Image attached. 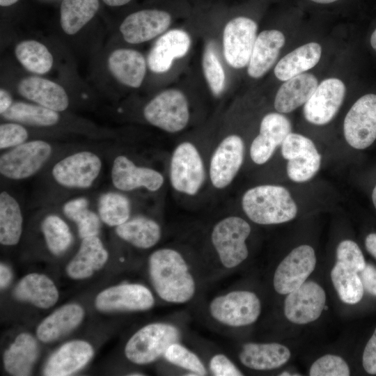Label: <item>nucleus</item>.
Returning a JSON list of instances; mask_svg holds the SVG:
<instances>
[{"label": "nucleus", "mask_w": 376, "mask_h": 376, "mask_svg": "<svg viewBox=\"0 0 376 376\" xmlns=\"http://www.w3.org/2000/svg\"><path fill=\"white\" fill-rule=\"evenodd\" d=\"M149 273L159 297L170 303L183 304L196 293V282L183 256L177 250L164 248L149 258Z\"/></svg>", "instance_id": "1"}, {"label": "nucleus", "mask_w": 376, "mask_h": 376, "mask_svg": "<svg viewBox=\"0 0 376 376\" xmlns=\"http://www.w3.org/2000/svg\"><path fill=\"white\" fill-rule=\"evenodd\" d=\"M242 207L253 222L262 225L285 223L297 213L290 192L279 185H263L248 189L242 196Z\"/></svg>", "instance_id": "2"}, {"label": "nucleus", "mask_w": 376, "mask_h": 376, "mask_svg": "<svg viewBox=\"0 0 376 376\" xmlns=\"http://www.w3.org/2000/svg\"><path fill=\"white\" fill-rule=\"evenodd\" d=\"M250 233L248 222L237 216L225 217L214 226L211 242L224 267H236L247 258L246 240Z\"/></svg>", "instance_id": "3"}, {"label": "nucleus", "mask_w": 376, "mask_h": 376, "mask_svg": "<svg viewBox=\"0 0 376 376\" xmlns=\"http://www.w3.org/2000/svg\"><path fill=\"white\" fill-rule=\"evenodd\" d=\"M180 338L179 329L173 324H149L130 338L125 347V354L134 363H149L164 356L166 349L178 342Z\"/></svg>", "instance_id": "4"}, {"label": "nucleus", "mask_w": 376, "mask_h": 376, "mask_svg": "<svg viewBox=\"0 0 376 376\" xmlns=\"http://www.w3.org/2000/svg\"><path fill=\"white\" fill-rule=\"evenodd\" d=\"M143 116L150 125L170 133L184 130L189 120L188 100L178 89L164 90L143 109Z\"/></svg>", "instance_id": "5"}, {"label": "nucleus", "mask_w": 376, "mask_h": 376, "mask_svg": "<svg viewBox=\"0 0 376 376\" xmlns=\"http://www.w3.org/2000/svg\"><path fill=\"white\" fill-rule=\"evenodd\" d=\"M210 315L218 322L232 327L255 322L261 312L258 296L248 290H233L214 297L209 305Z\"/></svg>", "instance_id": "6"}, {"label": "nucleus", "mask_w": 376, "mask_h": 376, "mask_svg": "<svg viewBox=\"0 0 376 376\" xmlns=\"http://www.w3.org/2000/svg\"><path fill=\"white\" fill-rule=\"evenodd\" d=\"M49 143L43 140L26 141L10 148L0 157V173L5 178L21 180L38 173L52 153Z\"/></svg>", "instance_id": "7"}, {"label": "nucleus", "mask_w": 376, "mask_h": 376, "mask_svg": "<svg viewBox=\"0 0 376 376\" xmlns=\"http://www.w3.org/2000/svg\"><path fill=\"white\" fill-rule=\"evenodd\" d=\"M169 178L173 188L180 193L194 196L202 187L205 171L196 147L189 141L178 145L170 162Z\"/></svg>", "instance_id": "8"}, {"label": "nucleus", "mask_w": 376, "mask_h": 376, "mask_svg": "<svg viewBox=\"0 0 376 376\" xmlns=\"http://www.w3.org/2000/svg\"><path fill=\"white\" fill-rule=\"evenodd\" d=\"M102 167L100 157L89 150L69 155L57 162L52 170V178L61 187L88 189L98 178Z\"/></svg>", "instance_id": "9"}, {"label": "nucleus", "mask_w": 376, "mask_h": 376, "mask_svg": "<svg viewBox=\"0 0 376 376\" xmlns=\"http://www.w3.org/2000/svg\"><path fill=\"white\" fill-rule=\"evenodd\" d=\"M343 134L347 143L355 149H365L376 139V94L359 97L345 116Z\"/></svg>", "instance_id": "10"}, {"label": "nucleus", "mask_w": 376, "mask_h": 376, "mask_svg": "<svg viewBox=\"0 0 376 376\" xmlns=\"http://www.w3.org/2000/svg\"><path fill=\"white\" fill-rule=\"evenodd\" d=\"M258 24L252 19L238 16L228 21L223 31V54L235 69L248 65L257 38Z\"/></svg>", "instance_id": "11"}, {"label": "nucleus", "mask_w": 376, "mask_h": 376, "mask_svg": "<svg viewBox=\"0 0 376 376\" xmlns=\"http://www.w3.org/2000/svg\"><path fill=\"white\" fill-rule=\"evenodd\" d=\"M316 265L314 249L303 244L294 249L278 265L273 285L278 293L288 295L302 285Z\"/></svg>", "instance_id": "12"}, {"label": "nucleus", "mask_w": 376, "mask_h": 376, "mask_svg": "<svg viewBox=\"0 0 376 376\" xmlns=\"http://www.w3.org/2000/svg\"><path fill=\"white\" fill-rule=\"evenodd\" d=\"M325 303L323 288L315 282L305 281L288 294L284 301V314L295 324H308L320 316Z\"/></svg>", "instance_id": "13"}, {"label": "nucleus", "mask_w": 376, "mask_h": 376, "mask_svg": "<svg viewBox=\"0 0 376 376\" xmlns=\"http://www.w3.org/2000/svg\"><path fill=\"white\" fill-rule=\"evenodd\" d=\"M344 83L338 78L323 80L304 104L306 120L314 125L329 123L338 111L345 95Z\"/></svg>", "instance_id": "14"}, {"label": "nucleus", "mask_w": 376, "mask_h": 376, "mask_svg": "<svg viewBox=\"0 0 376 376\" xmlns=\"http://www.w3.org/2000/svg\"><path fill=\"white\" fill-rule=\"evenodd\" d=\"M244 157V144L237 134L226 136L214 151L210 164V178L217 189L228 187L241 168Z\"/></svg>", "instance_id": "15"}, {"label": "nucleus", "mask_w": 376, "mask_h": 376, "mask_svg": "<svg viewBox=\"0 0 376 376\" xmlns=\"http://www.w3.org/2000/svg\"><path fill=\"white\" fill-rule=\"evenodd\" d=\"M155 299L144 285L125 283L107 288L97 295L96 308L101 311H146L153 306Z\"/></svg>", "instance_id": "16"}, {"label": "nucleus", "mask_w": 376, "mask_h": 376, "mask_svg": "<svg viewBox=\"0 0 376 376\" xmlns=\"http://www.w3.org/2000/svg\"><path fill=\"white\" fill-rule=\"evenodd\" d=\"M171 21V15L165 10H141L127 16L120 26V31L127 42L139 44L164 33Z\"/></svg>", "instance_id": "17"}, {"label": "nucleus", "mask_w": 376, "mask_h": 376, "mask_svg": "<svg viewBox=\"0 0 376 376\" xmlns=\"http://www.w3.org/2000/svg\"><path fill=\"white\" fill-rule=\"evenodd\" d=\"M113 185L123 191L145 188L150 191H158L164 184V177L151 168L139 166L125 155H118L111 167Z\"/></svg>", "instance_id": "18"}, {"label": "nucleus", "mask_w": 376, "mask_h": 376, "mask_svg": "<svg viewBox=\"0 0 376 376\" xmlns=\"http://www.w3.org/2000/svg\"><path fill=\"white\" fill-rule=\"evenodd\" d=\"M291 131L290 121L281 113L266 114L261 120L260 133L251 145L252 161L257 164L267 162Z\"/></svg>", "instance_id": "19"}, {"label": "nucleus", "mask_w": 376, "mask_h": 376, "mask_svg": "<svg viewBox=\"0 0 376 376\" xmlns=\"http://www.w3.org/2000/svg\"><path fill=\"white\" fill-rule=\"evenodd\" d=\"M191 44L190 36L183 29H173L165 32L148 55L149 69L155 73L169 71L175 59L182 58L188 53Z\"/></svg>", "instance_id": "20"}, {"label": "nucleus", "mask_w": 376, "mask_h": 376, "mask_svg": "<svg viewBox=\"0 0 376 376\" xmlns=\"http://www.w3.org/2000/svg\"><path fill=\"white\" fill-rule=\"evenodd\" d=\"M93 355L92 346L84 340H72L63 345L48 359L44 375L66 376L79 370Z\"/></svg>", "instance_id": "21"}, {"label": "nucleus", "mask_w": 376, "mask_h": 376, "mask_svg": "<svg viewBox=\"0 0 376 376\" xmlns=\"http://www.w3.org/2000/svg\"><path fill=\"white\" fill-rule=\"evenodd\" d=\"M285 38L279 30H265L260 32L255 41L248 64L247 73L253 79L265 75L276 62Z\"/></svg>", "instance_id": "22"}, {"label": "nucleus", "mask_w": 376, "mask_h": 376, "mask_svg": "<svg viewBox=\"0 0 376 376\" xmlns=\"http://www.w3.org/2000/svg\"><path fill=\"white\" fill-rule=\"evenodd\" d=\"M18 91L24 97L57 112L65 110L69 105L68 96L63 87L42 77L23 79L18 84Z\"/></svg>", "instance_id": "23"}, {"label": "nucleus", "mask_w": 376, "mask_h": 376, "mask_svg": "<svg viewBox=\"0 0 376 376\" xmlns=\"http://www.w3.org/2000/svg\"><path fill=\"white\" fill-rule=\"evenodd\" d=\"M108 68L120 83L136 88L143 83L147 63L144 56L136 50L118 49L109 56Z\"/></svg>", "instance_id": "24"}, {"label": "nucleus", "mask_w": 376, "mask_h": 376, "mask_svg": "<svg viewBox=\"0 0 376 376\" xmlns=\"http://www.w3.org/2000/svg\"><path fill=\"white\" fill-rule=\"evenodd\" d=\"M290 351L283 345L276 343H247L239 353L240 362L246 367L267 370L278 368L288 362Z\"/></svg>", "instance_id": "25"}, {"label": "nucleus", "mask_w": 376, "mask_h": 376, "mask_svg": "<svg viewBox=\"0 0 376 376\" xmlns=\"http://www.w3.org/2000/svg\"><path fill=\"white\" fill-rule=\"evenodd\" d=\"M318 86V79L311 73H302L285 81L276 92L275 109L281 113L294 111L308 100Z\"/></svg>", "instance_id": "26"}, {"label": "nucleus", "mask_w": 376, "mask_h": 376, "mask_svg": "<svg viewBox=\"0 0 376 376\" xmlns=\"http://www.w3.org/2000/svg\"><path fill=\"white\" fill-rule=\"evenodd\" d=\"M108 256L97 236L84 238L78 252L67 266V274L75 279L88 278L104 265Z\"/></svg>", "instance_id": "27"}, {"label": "nucleus", "mask_w": 376, "mask_h": 376, "mask_svg": "<svg viewBox=\"0 0 376 376\" xmlns=\"http://www.w3.org/2000/svg\"><path fill=\"white\" fill-rule=\"evenodd\" d=\"M14 296L41 308H50L56 304L58 292L53 281L43 274L32 273L24 276L14 290Z\"/></svg>", "instance_id": "28"}, {"label": "nucleus", "mask_w": 376, "mask_h": 376, "mask_svg": "<svg viewBox=\"0 0 376 376\" xmlns=\"http://www.w3.org/2000/svg\"><path fill=\"white\" fill-rule=\"evenodd\" d=\"M84 315L82 307L78 304L63 306L39 324L37 336L45 343L55 340L77 327L81 323Z\"/></svg>", "instance_id": "29"}, {"label": "nucleus", "mask_w": 376, "mask_h": 376, "mask_svg": "<svg viewBox=\"0 0 376 376\" xmlns=\"http://www.w3.org/2000/svg\"><path fill=\"white\" fill-rule=\"evenodd\" d=\"M322 48L317 42L303 45L284 56L276 65L274 72L281 81H286L313 68L319 62Z\"/></svg>", "instance_id": "30"}, {"label": "nucleus", "mask_w": 376, "mask_h": 376, "mask_svg": "<svg viewBox=\"0 0 376 376\" xmlns=\"http://www.w3.org/2000/svg\"><path fill=\"white\" fill-rule=\"evenodd\" d=\"M38 355V346L35 338L29 334H20L4 353V367L10 375H29Z\"/></svg>", "instance_id": "31"}, {"label": "nucleus", "mask_w": 376, "mask_h": 376, "mask_svg": "<svg viewBox=\"0 0 376 376\" xmlns=\"http://www.w3.org/2000/svg\"><path fill=\"white\" fill-rule=\"evenodd\" d=\"M117 235L124 241L139 249H149L160 240V226L146 217H135L116 227Z\"/></svg>", "instance_id": "32"}, {"label": "nucleus", "mask_w": 376, "mask_h": 376, "mask_svg": "<svg viewBox=\"0 0 376 376\" xmlns=\"http://www.w3.org/2000/svg\"><path fill=\"white\" fill-rule=\"evenodd\" d=\"M23 218L20 205L8 192L0 194V242L3 245L17 244L22 232Z\"/></svg>", "instance_id": "33"}, {"label": "nucleus", "mask_w": 376, "mask_h": 376, "mask_svg": "<svg viewBox=\"0 0 376 376\" xmlns=\"http://www.w3.org/2000/svg\"><path fill=\"white\" fill-rule=\"evenodd\" d=\"M98 0H63L60 8V22L68 35L77 33L95 15Z\"/></svg>", "instance_id": "34"}, {"label": "nucleus", "mask_w": 376, "mask_h": 376, "mask_svg": "<svg viewBox=\"0 0 376 376\" xmlns=\"http://www.w3.org/2000/svg\"><path fill=\"white\" fill-rule=\"evenodd\" d=\"M1 116L13 122L33 126L47 127L56 124L60 118L57 111L40 104L13 102Z\"/></svg>", "instance_id": "35"}, {"label": "nucleus", "mask_w": 376, "mask_h": 376, "mask_svg": "<svg viewBox=\"0 0 376 376\" xmlns=\"http://www.w3.org/2000/svg\"><path fill=\"white\" fill-rule=\"evenodd\" d=\"M15 54L19 63L31 72L45 74L52 67V55L43 44L38 41L29 40L18 43Z\"/></svg>", "instance_id": "36"}, {"label": "nucleus", "mask_w": 376, "mask_h": 376, "mask_svg": "<svg viewBox=\"0 0 376 376\" xmlns=\"http://www.w3.org/2000/svg\"><path fill=\"white\" fill-rule=\"evenodd\" d=\"M331 279L342 301L355 304L361 300L364 289L358 273L337 262L331 269Z\"/></svg>", "instance_id": "37"}, {"label": "nucleus", "mask_w": 376, "mask_h": 376, "mask_svg": "<svg viewBox=\"0 0 376 376\" xmlns=\"http://www.w3.org/2000/svg\"><path fill=\"white\" fill-rule=\"evenodd\" d=\"M97 209L98 215L103 223L116 227L130 219L131 203L124 194L109 191L100 196Z\"/></svg>", "instance_id": "38"}, {"label": "nucleus", "mask_w": 376, "mask_h": 376, "mask_svg": "<svg viewBox=\"0 0 376 376\" xmlns=\"http://www.w3.org/2000/svg\"><path fill=\"white\" fill-rule=\"evenodd\" d=\"M41 230L47 248L54 255L62 254L72 243V235L69 226L58 215L45 217L41 224Z\"/></svg>", "instance_id": "39"}, {"label": "nucleus", "mask_w": 376, "mask_h": 376, "mask_svg": "<svg viewBox=\"0 0 376 376\" xmlns=\"http://www.w3.org/2000/svg\"><path fill=\"white\" fill-rule=\"evenodd\" d=\"M320 164L321 155L314 144L288 160L287 174L291 180L304 182L318 173Z\"/></svg>", "instance_id": "40"}, {"label": "nucleus", "mask_w": 376, "mask_h": 376, "mask_svg": "<svg viewBox=\"0 0 376 376\" xmlns=\"http://www.w3.org/2000/svg\"><path fill=\"white\" fill-rule=\"evenodd\" d=\"M203 70L205 79L214 95H219L226 86V74L213 45L207 44L203 55Z\"/></svg>", "instance_id": "41"}, {"label": "nucleus", "mask_w": 376, "mask_h": 376, "mask_svg": "<svg viewBox=\"0 0 376 376\" xmlns=\"http://www.w3.org/2000/svg\"><path fill=\"white\" fill-rule=\"evenodd\" d=\"M164 357L171 364L189 370L192 373L189 375L207 374V370L198 357L178 342L171 344Z\"/></svg>", "instance_id": "42"}, {"label": "nucleus", "mask_w": 376, "mask_h": 376, "mask_svg": "<svg viewBox=\"0 0 376 376\" xmlns=\"http://www.w3.org/2000/svg\"><path fill=\"white\" fill-rule=\"evenodd\" d=\"M350 368L339 356L327 354L317 359L309 370L311 376H348Z\"/></svg>", "instance_id": "43"}, {"label": "nucleus", "mask_w": 376, "mask_h": 376, "mask_svg": "<svg viewBox=\"0 0 376 376\" xmlns=\"http://www.w3.org/2000/svg\"><path fill=\"white\" fill-rule=\"evenodd\" d=\"M336 258L337 262L357 273H359L366 265L358 244L350 240L339 243L336 249Z\"/></svg>", "instance_id": "44"}, {"label": "nucleus", "mask_w": 376, "mask_h": 376, "mask_svg": "<svg viewBox=\"0 0 376 376\" xmlns=\"http://www.w3.org/2000/svg\"><path fill=\"white\" fill-rule=\"evenodd\" d=\"M29 134L24 127L18 123H7L0 125V148L17 146L26 141Z\"/></svg>", "instance_id": "45"}, {"label": "nucleus", "mask_w": 376, "mask_h": 376, "mask_svg": "<svg viewBox=\"0 0 376 376\" xmlns=\"http://www.w3.org/2000/svg\"><path fill=\"white\" fill-rule=\"evenodd\" d=\"M81 239L97 236L100 230V218L95 212L88 209L75 221Z\"/></svg>", "instance_id": "46"}, {"label": "nucleus", "mask_w": 376, "mask_h": 376, "mask_svg": "<svg viewBox=\"0 0 376 376\" xmlns=\"http://www.w3.org/2000/svg\"><path fill=\"white\" fill-rule=\"evenodd\" d=\"M211 373L215 376H241L242 372L224 354L214 355L209 363Z\"/></svg>", "instance_id": "47"}, {"label": "nucleus", "mask_w": 376, "mask_h": 376, "mask_svg": "<svg viewBox=\"0 0 376 376\" xmlns=\"http://www.w3.org/2000/svg\"><path fill=\"white\" fill-rule=\"evenodd\" d=\"M362 364L368 373L376 375V329L365 347Z\"/></svg>", "instance_id": "48"}, {"label": "nucleus", "mask_w": 376, "mask_h": 376, "mask_svg": "<svg viewBox=\"0 0 376 376\" xmlns=\"http://www.w3.org/2000/svg\"><path fill=\"white\" fill-rule=\"evenodd\" d=\"M89 202L86 198L79 197L69 200L63 205L64 214L75 221L84 211L88 209Z\"/></svg>", "instance_id": "49"}, {"label": "nucleus", "mask_w": 376, "mask_h": 376, "mask_svg": "<svg viewBox=\"0 0 376 376\" xmlns=\"http://www.w3.org/2000/svg\"><path fill=\"white\" fill-rule=\"evenodd\" d=\"M359 273L363 289L376 296V267L370 264H366Z\"/></svg>", "instance_id": "50"}, {"label": "nucleus", "mask_w": 376, "mask_h": 376, "mask_svg": "<svg viewBox=\"0 0 376 376\" xmlns=\"http://www.w3.org/2000/svg\"><path fill=\"white\" fill-rule=\"evenodd\" d=\"M13 99L10 93L5 89H0V113L6 111L13 104Z\"/></svg>", "instance_id": "51"}, {"label": "nucleus", "mask_w": 376, "mask_h": 376, "mask_svg": "<svg viewBox=\"0 0 376 376\" xmlns=\"http://www.w3.org/2000/svg\"><path fill=\"white\" fill-rule=\"evenodd\" d=\"M12 279V272L8 267L1 263L0 265V286L1 288H5Z\"/></svg>", "instance_id": "52"}, {"label": "nucleus", "mask_w": 376, "mask_h": 376, "mask_svg": "<svg viewBox=\"0 0 376 376\" xmlns=\"http://www.w3.org/2000/svg\"><path fill=\"white\" fill-rule=\"evenodd\" d=\"M365 246L367 251L376 258V233H370L367 235Z\"/></svg>", "instance_id": "53"}, {"label": "nucleus", "mask_w": 376, "mask_h": 376, "mask_svg": "<svg viewBox=\"0 0 376 376\" xmlns=\"http://www.w3.org/2000/svg\"><path fill=\"white\" fill-rule=\"evenodd\" d=\"M110 6H120L129 3L131 0H102Z\"/></svg>", "instance_id": "54"}, {"label": "nucleus", "mask_w": 376, "mask_h": 376, "mask_svg": "<svg viewBox=\"0 0 376 376\" xmlns=\"http://www.w3.org/2000/svg\"><path fill=\"white\" fill-rule=\"evenodd\" d=\"M370 42L373 49L376 52V29L371 34Z\"/></svg>", "instance_id": "55"}, {"label": "nucleus", "mask_w": 376, "mask_h": 376, "mask_svg": "<svg viewBox=\"0 0 376 376\" xmlns=\"http://www.w3.org/2000/svg\"><path fill=\"white\" fill-rule=\"evenodd\" d=\"M18 0H0V5L1 6H9L15 3Z\"/></svg>", "instance_id": "56"}, {"label": "nucleus", "mask_w": 376, "mask_h": 376, "mask_svg": "<svg viewBox=\"0 0 376 376\" xmlns=\"http://www.w3.org/2000/svg\"><path fill=\"white\" fill-rule=\"evenodd\" d=\"M315 3H322V4H327V3H331L333 2H335L338 0H311Z\"/></svg>", "instance_id": "57"}, {"label": "nucleus", "mask_w": 376, "mask_h": 376, "mask_svg": "<svg viewBox=\"0 0 376 376\" xmlns=\"http://www.w3.org/2000/svg\"><path fill=\"white\" fill-rule=\"evenodd\" d=\"M372 200L373 205L376 209V186L373 189V193H372Z\"/></svg>", "instance_id": "58"}, {"label": "nucleus", "mask_w": 376, "mask_h": 376, "mask_svg": "<svg viewBox=\"0 0 376 376\" xmlns=\"http://www.w3.org/2000/svg\"><path fill=\"white\" fill-rule=\"evenodd\" d=\"M130 375H132V376H133V375H136V376H138V375H142V374H139V373H136V374L132 373V374H130Z\"/></svg>", "instance_id": "59"}]
</instances>
